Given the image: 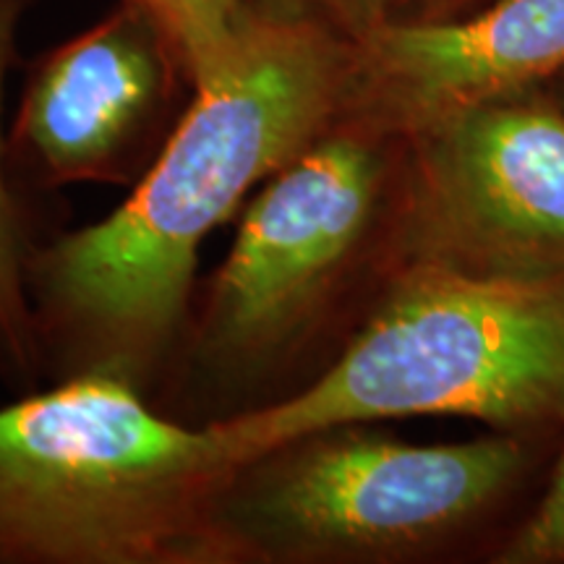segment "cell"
I'll return each mask as SVG.
<instances>
[{
	"instance_id": "cell-1",
	"label": "cell",
	"mask_w": 564,
	"mask_h": 564,
	"mask_svg": "<svg viewBox=\"0 0 564 564\" xmlns=\"http://www.w3.org/2000/svg\"><path fill=\"white\" fill-rule=\"evenodd\" d=\"M352 55L343 34L249 6L129 199L34 241L26 293L45 382L105 371L152 398L199 285L202 243L343 116Z\"/></svg>"
},
{
	"instance_id": "cell-2",
	"label": "cell",
	"mask_w": 564,
	"mask_h": 564,
	"mask_svg": "<svg viewBox=\"0 0 564 564\" xmlns=\"http://www.w3.org/2000/svg\"><path fill=\"white\" fill-rule=\"evenodd\" d=\"M408 137L345 110L262 183L196 285L152 403L215 426L299 398L403 270Z\"/></svg>"
},
{
	"instance_id": "cell-3",
	"label": "cell",
	"mask_w": 564,
	"mask_h": 564,
	"mask_svg": "<svg viewBox=\"0 0 564 564\" xmlns=\"http://www.w3.org/2000/svg\"><path fill=\"white\" fill-rule=\"evenodd\" d=\"M564 434L415 444L333 423L232 465L215 505L230 564H494Z\"/></svg>"
},
{
	"instance_id": "cell-4",
	"label": "cell",
	"mask_w": 564,
	"mask_h": 564,
	"mask_svg": "<svg viewBox=\"0 0 564 564\" xmlns=\"http://www.w3.org/2000/svg\"><path fill=\"white\" fill-rule=\"evenodd\" d=\"M232 455L129 379L87 371L0 408V564H230Z\"/></svg>"
},
{
	"instance_id": "cell-5",
	"label": "cell",
	"mask_w": 564,
	"mask_h": 564,
	"mask_svg": "<svg viewBox=\"0 0 564 564\" xmlns=\"http://www.w3.org/2000/svg\"><path fill=\"white\" fill-rule=\"evenodd\" d=\"M449 415L489 432L564 434V274L398 272L319 382L215 423L232 460L333 423Z\"/></svg>"
},
{
	"instance_id": "cell-6",
	"label": "cell",
	"mask_w": 564,
	"mask_h": 564,
	"mask_svg": "<svg viewBox=\"0 0 564 564\" xmlns=\"http://www.w3.org/2000/svg\"><path fill=\"white\" fill-rule=\"evenodd\" d=\"M405 137V267L476 278L564 274V100L552 82Z\"/></svg>"
},
{
	"instance_id": "cell-7",
	"label": "cell",
	"mask_w": 564,
	"mask_h": 564,
	"mask_svg": "<svg viewBox=\"0 0 564 564\" xmlns=\"http://www.w3.org/2000/svg\"><path fill=\"white\" fill-rule=\"evenodd\" d=\"M192 97V74L158 21L118 0L26 66L6 131L13 188L30 204L79 183L133 188Z\"/></svg>"
},
{
	"instance_id": "cell-8",
	"label": "cell",
	"mask_w": 564,
	"mask_h": 564,
	"mask_svg": "<svg viewBox=\"0 0 564 564\" xmlns=\"http://www.w3.org/2000/svg\"><path fill=\"white\" fill-rule=\"evenodd\" d=\"M564 74V0H489L444 21H392L356 40L348 112L411 133Z\"/></svg>"
},
{
	"instance_id": "cell-9",
	"label": "cell",
	"mask_w": 564,
	"mask_h": 564,
	"mask_svg": "<svg viewBox=\"0 0 564 564\" xmlns=\"http://www.w3.org/2000/svg\"><path fill=\"white\" fill-rule=\"evenodd\" d=\"M34 0H0V377L19 394L42 387V361L26 293V259L37 230L34 209L11 183L6 158V82L19 58L21 21Z\"/></svg>"
},
{
	"instance_id": "cell-10",
	"label": "cell",
	"mask_w": 564,
	"mask_h": 564,
	"mask_svg": "<svg viewBox=\"0 0 564 564\" xmlns=\"http://www.w3.org/2000/svg\"><path fill=\"white\" fill-rule=\"evenodd\" d=\"M158 21L186 63L194 84L202 79L241 30L246 0H129Z\"/></svg>"
},
{
	"instance_id": "cell-11",
	"label": "cell",
	"mask_w": 564,
	"mask_h": 564,
	"mask_svg": "<svg viewBox=\"0 0 564 564\" xmlns=\"http://www.w3.org/2000/svg\"><path fill=\"white\" fill-rule=\"evenodd\" d=\"M494 564H564V436L544 489Z\"/></svg>"
},
{
	"instance_id": "cell-12",
	"label": "cell",
	"mask_w": 564,
	"mask_h": 564,
	"mask_svg": "<svg viewBox=\"0 0 564 564\" xmlns=\"http://www.w3.org/2000/svg\"><path fill=\"white\" fill-rule=\"evenodd\" d=\"M400 3L403 0H246L257 11L314 21L352 42L390 24Z\"/></svg>"
},
{
	"instance_id": "cell-13",
	"label": "cell",
	"mask_w": 564,
	"mask_h": 564,
	"mask_svg": "<svg viewBox=\"0 0 564 564\" xmlns=\"http://www.w3.org/2000/svg\"><path fill=\"white\" fill-rule=\"evenodd\" d=\"M484 3H489V0H403L392 21H408V24H421V21H444V19H455V17H463V13L476 11L478 6Z\"/></svg>"
},
{
	"instance_id": "cell-14",
	"label": "cell",
	"mask_w": 564,
	"mask_h": 564,
	"mask_svg": "<svg viewBox=\"0 0 564 564\" xmlns=\"http://www.w3.org/2000/svg\"><path fill=\"white\" fill-rule=\"evenodd\" d=\"M552 87L556 89V95H560L562 100H564V74H560V76H556V79H552Z\"/></svg>"
}]
</instances>
